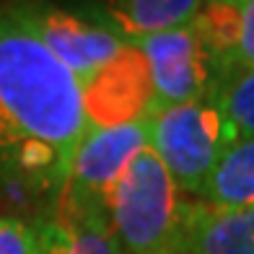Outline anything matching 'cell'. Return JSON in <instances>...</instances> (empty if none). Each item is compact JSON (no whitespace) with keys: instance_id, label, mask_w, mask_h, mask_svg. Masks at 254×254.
<instances>
[{"instance_id":"cell-1","label":"cell","mask_w":254,"mask_h":254,"mask_svg":"<svg viewBox=\"0 0 254 254\" xmlns=\"http://www.w3.org/2000/svg\"><path fill=\"white\" fill-rule=\"evenodd\" d=\"M83 132L73 73L0 8V182L60 197Z\"/></svg>"},{"instance_id":"cell-2","label":"cell","mask_w":254,"mask_h":254,"mask_svg":"<svg viewBox=\"0 0 254 254\" xmlns=\"http://www.w3.org/2000/svg\"><path fill=\"white\" fill-rule=\"evenodd\" d=\"M184 200L151 148H143L107 200L112 236L122 254H174Z\"/></svg>"},{"instance_id":"cell-3","label":"cell","mask_w":254,"mask_h":254,"mask_svg":"<svg viewBox=\"0 0 254 254\" xmlns=\"http://www.w3.org/2000/svg\"><path fill=\"white\" fill-rule=\"evenodd\" d=\"M145 130L148 148L184 194H200L218 158L239 140L213 99L151 109L145 114Z\"/></svg>"},{"instance_id":"cell-4","label":"cell","mask_w":254,"mask_h":254,"mask_svg":"<svg viewBox=\"0 0 254 254\" xmlns=\"http://www.w3.org/2000/svg\"><path fill=\"white\" fill-rule=\"evenodd\" d=\"M148 148L145 117L114 125L86 127L57 197V215H107V200L127 164Z\"/></svg>"},{"instance_id":"cell-5","label":"cell","mask_w":254,"mask_h":254,"mask_svg":"<svg viewBox=\"0 0 254 254\" xmlns=\"http://www.w3.org/2000/svg\"><path fill=\"white\" fill-rule=\"evenodd\" d=\"M8 8L73 73L78 86H86L91 78L117 63L127 50V42L112 26L65 8L37 0H21Z\"/></svg>"},{"instance_id":"cell-6","label":"cell","mask_w":254,"mask_h":254,"mask_svg":"<svg viewBox=\"0 0 254 254\" xmlns=\"http://www.w3.org/2000/svg\"><path fill=\"white\" fill-rule=\"evenodd\" d=\"M143 55L151 80V109L213 99L221 73L205 50L194 24L127 42ZM148 109V112H151Z\"/></svg>"},{"instance_id":"cell-7","label":"cell","mask_w":254,"mask_h":254,"mask_svg":"<svg viewBox=\"0 0 254 254\" xmlns=\"http://www.w3.org/2000/svg\"><path fill=\"white\" fill-rule=\"evenodd\" d=\"M80 96L86 127H114L145 117L153 101V91L143 55L132 44H127L117 63L80 86Z\"/></svg>"},{"instance_id":"cell-8","label":"cell","mask_w":254,"mask_h":254,"mask_svg":"<svg viewBox=\"0 0 254 254\" xmlns=\"http://www.w3.org/2000/svg\"><path fill=\"white\" fill-rule=\"evenodd\" d=\"M174 254H254V207L184 202Z\"/></svg>"},{"instance_id":"cell-9","label":"cell","mask_w":254,"mask_h":254,"mask_svg":"<svg viewBox=\"0 0 254 254\" xmlns=\"http://www.w3.org/2000/svg\"><path fill=\"white\" fill-rule=\"evenodd\" d=\"M112 29L125 42L182 29L200 13L202 0H99Z\"/></svg>"},{"instance_id":"cell-10","label":"cell","mask_w":254,"mask_h":254,"mask_svg":"<svg viewBox=\"0 0 254 254\" xmlns=\"http://www.w3.org/2000/svg\"><path fill=\"white\" fill-rule=\"evenodd\" d=\"M197 197L218 210L254 207V135L239 137L226 148Z\"/></svg>"},{"instance_id":"cell-11","label":"cell","mask_w":254,"mask_h":254,"mask_svg":"<svg viewBox=\"0 0 254 254\" xmlns=\"http://www.w3.org/2000/svg\"><path fill=\"white\" fill-rule=\"evenodd\" d=\"M55 223L52 254H122L107 215H70L55 218Z\"/></svg>"},{"instance_id":"cell-12","label":"cell","mask_w":254,"mask_h":254,"mask_svg":"<svg viewBox=\"0 0 254 254\" xmlns=\"http://www.w3.org/2000/svg\"><path fill=\"white\" fill-rule=\"evenodd\" d=\"M213 101L231 122L236 137L254 135V67H234L218 83Z\"/></svg>"},{"instance_id":"cell-13","label":"cell","mask_w":254,"mask_h":254,"mask_svg":"<svg viewBox=\"0 0 254 254\" xmlns=\"http://www.w3.org/2000/svg\"><path fill=\"white\" fill-rule=\"evenodd\" d=\"M50 241V221L29 223L16 215L0 218V254H44Z\"/></svg>"},{"instance_id":"cell-14","label":"cell","mask_w":254,"mask_h":254,"mask_svg":"<svg viewBox=\"0 0 254 254\" xmlns=\"http://www.w3.org/2000/svg\"><path fill=\"white\" fill-rule=\"evenodd\" d=\"M236 18V67H254V0H231Z\"/></svg>"},{"instance_id":"cell-15","label":"cell","mask_w":254,"mask_h":254,"mask_svg":"<svg viewBox=\"0 0 254 254\" xmlns=\"http://www.w3.org/2000/svg\"><path fill=\"white\" fill-rule=\"evenodd\" d=\"M55 234H57V223H55V218L50 221V241H47V252L44 254H52V247H55Z\"/></svg>"}]
</instances>
